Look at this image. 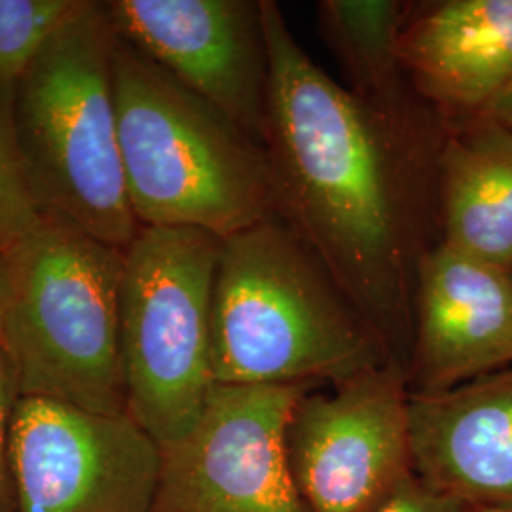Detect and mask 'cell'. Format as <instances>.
<instances>
[{
  "label": "cell",
  "mask_w": 512,
  "mask_h": 512,
  "mask_svg": "<svg viewBox=\"0 0 512 512\" xmlns=\"http://www.w3.org/2000/svg\"><path fill=\"white\" fill-rule=\"evenodd\" d=\"M270 55L264 150L277 215L408 370L418 266L440 241L437 160L410 147L298 44L262 0Z\"/></svg>",
  "instance_id": "1"
},
{
  "label": "cell",
  "mask_w": 512,
  "mask_h": 512,
  "mask_svg": "<svg viewBox=\"0 0 512 512\" xmlns=\"http://www.w3.org/2000/svg\"><path fill=\"white\" fill-rule=\"evenodd\" d=\"M211 359L215 384L224 385L321 387L395 363L321 258L277 213L222 239Z\"/></svg>",
  "instance_id": "2"
},
{
  "label": "cell",
  "mask_w": 512,
  "mask_h": 512,
  "mask_svg": "<svg viewBox=\"0 0 512 512\" xmlns=\"http://www.w3.org/2000/svg\"><path fill=\"white\" fill-rule=\"evenodd\" d=\"M114 95L139 226L226 239L277 213L264 147L116 33Z\"/></svg>",
  "instance_id": "3"
},
{
  "label": "cell",
  "mask_w": 512,
  "mask_h": 512,
  "mask_svg": "<svg viewBox=\"0 0 512 512\" xmlns=\"http://www.w3.org/2000/svg\"><path fill=\"white\" fill-rule=\"evenodd\" d=\"M19 156L44 222L126 251L129 205L105 2L80 0L14 88Z\"/></svg>",
  "instance_id": "4"
},
{
  "label": "cell",
  "mask_w": 512,
  "mask_h": 512,
  "mask_svg": "<svg viewBox=\"0 0 512 512\" xmlns=\"http://www.w3.org/2000/svg\"><path fill=\"white\" fill-rule=\"evenodd\" d=\"M2 249L10 293L0 346L19 397L126 414L124 251L50 222Z\"/></svg>",
  "instance_id": "5"
},
{
  "label": "cell",
  "mask_w": 512,
  "mask_h": 512,
  "mask_svg": "<svg viewBox=\"0 0 512 512\" xmlns=\"http://www.w3.org/2000/svg\"><path fill=\"white\" fill-rule=\"evenodd\" d=\"M222 239L141 226L124 251L120 348L126 412L165 448L196 425L215 387L211 308Z\"/></svg>",
  "instance_id": "6"
},
{
  "label": "cell",
  "mask_w": 512,
  "mask_h": 512,
  "mask_svg": "<svg viewBox=\"0 0 512 512\" xmlns=\"http://www.w3.org/2000/svg\"><path fill=\"white\" fill-rule=\"evenodd\" d=\"M285 454L308 511H378L414 475L406 374L387 363L310 389L287 423Z\"/></svg>",
  "instance_id": "7"
},
{
  "label": "cell",
  "mask_w": 512,
  "mask_h": 512,
  "mask_svg": "<svg viewBox=\"0 0 512 512\" xmlns=\"http://www.w3.org/2000/svg\"><path fill=\"white\" fill-rule=\"evenodd\" d=\"M315 387L215 384L196 425L162 448L150 512H310L287 465L285 431Z\"/></svg>",
  "instance_id": "8"
},
{
  "label": "cell",
  "mask_w": 512,
  "mask_h": 512,
  "mask_svg": "<svg viewBox=\"0 0 512 512\" xmlns=\"http://www.w3.org/2000/svg\"><path fill=\"white\" fill-rule=\"evenodd\" d=\"M10 465L14 512H150L162 448L128 412L19 397Z\"/></svg>",
  "instance_id": "9"
},
{
  "label": "cell",
  "mask_w": 512,
  "mask_h": 512,
  "mask_svg": "<svg viewBox=\"0 0 512 512\" xmlns=\"http://www.w3.org/2000/svg\"><path fill=\"white\" fill-rule=\"evenodd\" d=\"M114 33L264 147L270 55L262 0H110Z\"/></svg>",
  "instance_id": "10"
},
{
  "label": "cell",
  "mask_w": 512,
  "mask_h": 512,
  "mask_svg": "<svg viewBox=\"0 0 512 512\" xmlns=\"http://www.w3.org/2000/svg\"><path fill=\"white\" fill-rule=\"evenodd\" d=\"M509 366L511 272L439 241L418 266L410 393H442Z\"/></svg>",
  "instance_id": "11"
},
{
  "label": "cell",
  "mask_w": 512,
  "mask_h": 512,
  "mask_svg": "<svg viewBox=\"0 0 512 512\" xmlns=\"http://www.w3.org/2000/svg\"><path fill=\"white\" fill-rule=\"evenodd\" d=\"M414 476L469 509L512 507V366L433 395L410 393Z\"/></svg>",
  "instance_id": "12"
},
{
  "label": "cell",
  "mask_w": 512,
  "mask_h": 512,
  "mask_svg": "<svg viewBox=\"0 0 512 512\" xmlns=\"http://www.w3.org/2000/svg\"><path fill=\"white\" fill-rule=\"evenodd\" d=\"M399 57L446 128L484 114L512 82V0L412 2Z\"/></svg>",
  "instance_id": "13"
},
{
  "label": "cell",
  "mask_w": 512,
  "mask_h": 512,
  "mask_svg": "<svg viewBox=\"0 0 512 512\" xmlns=\"http://www.w3.org/2000/svg\"><path fill=\"white\" fill-rule=\"evenodd\" d=\"M410 6L401 0H323L317 16L349 92L410 147L439 160L446 126L414 90L399 57Z\"/></svg>",
  "instance_id": "14"
},
{
  "label": "cell",
  "mask_w": 512,
  "mask_h": 512,
  "mask_svg": "<svg viewBox=\"0 0 512 512\" xmlns=\"http://www.w3.org/2000/svg\"><path fill=\"white\" fill-rule=\"evenodd\" d=\"M442 243L512 274V129L490 116L446 128L437 162Z\"/></svg>",
  "instance_id": "15"
},
{
  "label": "cell",
  "mask_w": 512,
  "mask_h": 512,
  "mask_svg": "<svg viewBox=\"0 0 512 512\" xmlns=\"http://www.w3.org/2000/svg\"><path fill=\"white\" fill-rule=\"evenodd\" d=\"M80 0H0V86L16 88Z\"/></svg>",
  "instance_id": "16"
},
{
  "label": "cell",
  "mask_w": 512,
  "mask_h": 512,
  "mask_svg": "<svg viewBox=\"0 0 512 512\" xmlns=\"http://www.w3.org/2000/svg\"><path fill=\"white\" fill-rule=\"evenodd\" d=\"M12 103L14 90L0 86V247L31 236L44 224L21 164Z\"/></svg>",
  "instance_id": "17"
},
{
  "label": "cell",
  "mask_w": 512,
  "mask_h": 512,
  "mask_svg": "<svg viewBox=\"0 0 512 512\" xmlns=\"http://www.w3.org/2000/svg\"><path fill=\"white\" fill-rule=\"evenodd\" d=\"M19 401L12 365L0 346V512H14V482L10 465V431Z\"/></svg>",
  "instance_id": "18"
},
{
  "label": "cell",
  "mask_w": 512,
  "mask_h": 512,
  "mask_svg": "<svg viewBox=\"0 0 512 512\" xmlns=\"http://www.w3.org/2000/svg\"><path fill=\"white\" fill-rule=\"evenodd\" d=\"M461 505L458 501H452L448 497L435 494L425 484H421L416 476H408L403 486L395 492V495L385 501L384 505L376 512H473Z\"/></svg>",
  "instance_id": "19"
},
{
  "label": "cell",
  "mask_w": 512,
  "mask_h": 512,
  "mask_svg": "<svg viewBox=\"0 0 512 512\" xmlns=\"http://www.w3.org/2000/svg\"><path fill=\"white\" fill-rule=\"evenodd\" d=\"M484 116H490L499 124L512 129V82L507 86V90L495 99L492 107L484 112Z\"/></svg>",
  "instance_id": "20"
},
{
  "label": "cell",
  "mask_w": 512,
  "mask_h": 512,
  "mask_svg": "<svg viewBox=\"0 0 512 512\" xmlns=\"http://www.w3.org/2000/svg\"><path fill=\"white\" fill-rule=\"evenodd\" d=\"M8 293H10V272H8V260L6 253L0 247V327H2V319H4V311L8 304Z\"/></svg>",
  "instance_id": "21"
},
{
  "label": "cell",
  "mask_w": 512,
  "mask_h": 512,
  "mask_svg": "<svg viewBox=\"0 0 512 512\" xmlns=\"http://www.w3.org/2000/svg\"><path fill=\"white\" fill-rule=\"evenodd\" d=\"M473 512H512V507H505V509H480V511Z\"/></svg>",
  "instance_id": "22"
}]
</instances>
